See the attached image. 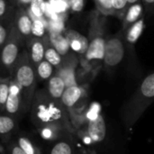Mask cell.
<instances>
[{"instance_id": "cell-1", "label": "cell", "mask_w": 154, "mask_h": 154, "mask_svg": "<svg viewBox=\"0 0 154 154\" xmlns=\"http://www.w3.org/2000/svg\"><path fill=\"white\" fill-rule=\"evenodd\" d=\"M30 110L32 122L38 129L57 127L66 130L69 126L66 107L60 101L51 97L46 90L35 92Z\"/></svg>"}, {"instance_id": "cell-2", "label": "cell", "mask_w": 154, "mask_h": 154, "mask_svg": "<svg viewBox=\"0 0 154 154\" xmlns=\"http://www.w3.org/2000/svg\"><path fill=\"white\" fill-rule=\"evenodd\" d=\"M154 102V72L145 77L121 109V116L127 128L133 127L145 110Z\"/></svg>"}, {"instance_id": "cell-3", "label": "cell", "mask_w": 154, "mask_h": 154, "mask_svg": "<svg viewBox=\"0 0 154 154\" xmlns=\"http://www.w3.org/2000/svg\"><path fill=\"white\" fill-rule=\"evenodd\" d=\"M107 38L106 16L96 9L91 12L89 16L88 48L82 60L85 66L89 69H96L103 62Z\"/></svg>"}, {"instance_id": "cell-4", "label": "cell", "mask_w": 154, "mask_h": 154, "mask_svg": "<svg viewBox=\"0 0 154 154\" xmlns=\"http://www.w3.org/2000/svg\"><path fill=\"white\" fill-rule=\"evenodd\" d=\"M11 77L21 88L24 111L29 110L36 92L37 75L35 66L31 61L27 51H22L19 60L13 69Z\"/></svg>"}, {"instance_id": "cell-5", "label": "cell", "mask_w": 154, "mask_h": 154, "mask_svg": "<svg viewBox=\"0 0 154 154\" xmlns=\"http://www.w3.org/2000/svg\"><path fill=\"white\" fill-rule=\"evenodd\" d=\"M24 42V40L17 32L14 25H12L10 35L0 49V70L2 73L11 76L23 51L22 47Z\"/></svg>"}, {"instance_id": "cell-6", "label": "cell", "mask_w": 154, "mask_h": 154, "mask_svg": "<svg viewBox=\"0 0 154 154\" xmlns=\"http://www.w3.org/2000/svg\"><path fill=\"white\" fill-rule=\"evenodd\" d=\"M125 32L121 28L115 34L107 38L105 54L103 59V66L106 72L111 73L124 60L125 55Z\"/></svg>"}, {"instance_id": "cell-7", "label": "cell", "mask_w": 154, "mask_h": 154, "mask_svg": "<svg viewBox=\"0 0 154 154\" xmlns=\"http://www.w3.org/2000/svg\"><path fill=\"white\" fill-rule=\"evenodd\" d=\"M79 63V58L74 52H69L63 57L62 63L56 69L55 74L60 76L65 82L66 88L79 85L76 79V68Z\"/></svg>"}, {"instance_id": "cell-8", "label": "cell", "mask_w": 154, "mask_h": 154, "mask_svg": "<svg viewBox=\"0 0 154 154\" xmlns=\"http://www.w3.org/2000/svg\"><path fill=\"white\" fill-rule=\"evenodd\" d=\"M23 110L24 111L21 88L19 87L17 82L11 77L9 95L6 100L5 113L14 118H17V116Z\"/></svg>"}, {"instance_id": "cell-9", "label": "cell", "mask_w": 154, "mask_h": 154, "mask_svg": "<svg viewBox=\"0 0 154 154\" xmlns=\"http://www.w3.org/2000/svg\"><path fill=\"white\" fill-rule=\"evenodd\" d=\"M32 22L33 21L29 11H27L24 7H20L16 10L13 25L21 37L24 40V42H26L32 36Z\"/></svg>"}, {"instance_id": "cell-10", "label": "cell", "mask_w": 154, "mask_h": 154, "mask_svg": "<svg viewBox=\"0 0 154 154\" xmlns=\"http://www.w3.org/2000/svg\"><path fill=\"white\" fill-rule=\"evenodd\" d=\"M49 42V35L39 38L31 36L25 42L27 45V52L32 64L36 67L42 60H44V54L47 42Z\"/></svg>"}, {"instance_id": "cell-11", "label": "cell", "mask_w": 154, "mask_h": 154, "mask_svg": "<svg viewBox=\"0 0 154 154\" xmlns=\"http://www.w3.org/2000/svg\"><path fill=\"white\" fill-rule=\"evenodd\" d=\"M144 28V16L143 15L137 22H135L133 25H131L125 32V50L128 51L130 55V60L134 64L133 58H135L134 55V46L137 42L138 39L142 35V32Z\"/></svg>"}, {"instance_id": "cell-12", "label": "cell", "mask_w": 154, "mask_h": 154, "mask_svg": "<svg viewBox=\"0 0 154 154\" xmlns=\"http://www.w3.org/2000/svg\"><path fill=\"white\" fill-rule=\"evenodd\" d=\"M85 89L79 85L67 87L61 96L60 102L66 108H73L85 97Z\"/></svg>"}, {"instance_id": "cell-13", "label": "cell", "mask_w": 154, "mask_h": 154, "mask_svg": "<svg viewBox=\"0 0 154 154\" xmlns=\"http://www.w3.org/2000/svg\"><path fill=\"white\" fill-rule=\"evenodd\" d=\"M65 36L69 41L70 49L81 56H83L88 48V39L79 32L69 29L66 31Z\"/></svg>"}, {"instance_id": "cell-14", "label": "cell", "mask_w": 154, "mask_h": 154, "mask_svg": "<svg viewBox=\"0 0 154 154\" xmlns=\"http://www.w3.org/2000/svg\"><path fill=\"white\" fill-rule=\"evenodd\" d=\"M143 15V2L134 4L129 6L122 18V29L124 32L135 22H137Z\"/></svg>"}, {"instance_id": "cell-15", "label": "cell", "mask_w": 154, "mask_h": 154, "mask_svg": "<svg viewBox=\"0 0 154 154\" xmlns=\"http://www.w3.org/2000/svg\"><path fill=\"white\" fill-rule=\"evenodd\" d=\"M88 135L93 142H101L106 135V125L103 117L98 115L95 119H91L88 127Z\"/></svg>"}, {"instance_id": "cell-16", "label": "cell", "mask_w": 154, "mask_h": 154, "mask_svg": "<svg viewBox=\"0 0 154 154\" xmlns=\"http://www.w3.org/2000/svg\"><path fill=\"white\" fill-rule=\"evenodd\" d=\"M48 35L50 43L62 57H65L67 54L69 53L70 46L65 35H63L61 32L53 31H50V33Z\"/></svg>"}, {"instance_id": "cell-17", "label": "cell", "mask_w": 154, "mask_h": 154, "mask_svg": "<svg viewBox=\"0 0 154 154\" xmlns=\"http://www.w3.org/2000/svg\"><path fill=\"white\" fill-rule=\"evenodd\" d=\"M65 88H66V84L64 80L57 74H54L50 79H48L46 91L49 94V96L53 99L60 101L61 96Z\"/></svg>"}, {"instance_id": "cell-18", "label": "cell", "mask_w": 154, "mask_h": 154, "mask_svg": "<svg viewBox=\"0 0 154 154\" xmlns=\"http://www.w3.org/2000/svg\"><path fill=\"white\" fill-rule=\"evenodd\" d=\"M17 127L16 118L5 114L0 113V138L10 136Z\"/></svg>"}, {"instance_id": "cell-19", "label": "cell", "mask_w": 154, "mask_h": 154, "mask_svg": "<svg viewBox=\"0 0 154 154\" xmlns=\"http://www.w3.org/2000/svg\"><path fill=\"white\" fill-rule=\"evenodd\" d=\"M54 67L48 62L46 60H42L36 67V75L39 80H48L50 79L55 73H54Z\"/></svg>"}, {"instance_id": "cell-20", "label": "cell", "mask_w": 154, "mask_h": 154, "mask_svg": "<svg viewBox=\"0 0 154 154\" xmlns=\"http://www.w3.org/2000/svg\"><path fill=\"white\" fill-rule=\"evenodd\" d=\"M16 143L23 149L25 154H42L41 149L29 137L25 135L18 136Z\"/></svg>"}, {"instance_id": "cell-21", "label": "cell", "mask_w": 154, "mask_h": 154, "mask_svg": "<svg viewBox=\"0 0 154 154\" xmlns=\"http://www.w3.org/2000/svg\"><path fill=\"white\" fill-rule=\"evenodd\" d=\"M44 60L50 62L55 69H58L63 60V57L52 47V45L50 43V41L47 42V45H46Z\"/></svg>"}, {"instance_id": "cell-22", "label": "cell", "mask_w": 154, "mask_h": 154, "mask_svg": "<svg viewBox=\"0 0 154 154\" xmlns=\"http://www.w3.org/2000/svg\"><path fill=\"white\" fill-rule=\"evenodd\" d=\"M11 76L0 77V113H5L6 100L9 95Z\"/></svg>"}, {"instance_id": "cell-23", "label": "cell", "mask_w": 154, "mask_h": 154, "mask_svg": "<svg viewBox=\"0 0 154 154\" xmlns=\"http://www.w3.org/2000/svg\"><path fill=\"white\" fill-rule=\"evenodd\" d=\"M50 154H75L74 147L69 140H59L52 146Z\"/></svg>"}, {"instance_id": "cell-24", "label": "cell", "mask_w": 154, "mask_h": 154, "mask_svg": "<svg viewBox=\"0 0 154 154\" xmlns=\"http://www.w3.org/2000/svg\"><path fill=\"white\" fill-rule=\"evenodd\" d=\"M38 130L42 139L46 141H55L60 136L61 132L64 131L65 129L57 128V127H43Z\"/></svg>"}, {"instance_id": "cell-25", "label": "cell", "mask_w": 154, "mask_h": 154, "mask_svg": "<svg viewBox=\"0 0 154 154\" xmlns=\"http://www.w3.org/2000/svg\"><path fill=\"white\" fill-rule=\"evenodd\" d=\"M15 12L7 0H0V21L14 19Z\"/></svg>"}, {"instance_id": "cell-26", "label": "cell", "mask_w": 154, "mask_h": 154, "mask_svg": "<svg viewBox=\"0 0 154 154\" xmlns=\"http://www.w3.org/2000/svg\"><path fill=\"white\" fill-rule=\"evenodd\" d=\"M96 9L105 16L114 15V9L112 0H94Z\"/></svg>"}, {"instance_id": "cell-27", "label": "cell", "mask_w": 154, "mask_h": 154, "mask_svg": "<svg viewBox=\"0 0 154 154\" xmlns=\"http://www.w3.org/2000/svg\"><path fill=\"white\" fill-rule=\"evenodd\" d=\"M13 22H14V19L0 21V49L5 43V42L7 41L10 35Z\"/></svg>"}, {"instance_id": "cell-28", "label": "cell", "mask_w": 154, "mask_h": 154, "mask_svg": "<svg viewBox=\"0 0 154 154\" xmlns=\"http://www.w3.org/2000/svg\"><path fill=\"white\" fill-rule=\"evenodd\" d=\"M30 11L36 18H42L45 14V3L44 0H32L29 5Z\"/></svg>"}, {"instance_id": "cell-29", "label": "cell", "mask_w": 154, "mask_h": 154, "mask_svg": "<svg viewBox=\"0 0 154 154\" xmlns=\"http://www.w3.org/2000/svg\"><path fill=\"white\" fill-rule=\"evenodd\" d=\"M114 15L122 20L126 10H127V1L126 0H112Z\"/></svg>"}, {"instance_id": "cell-30", "label": "cell", "mask_w": 154, "mask_h": 154, "mask_svg": "<svg viewBox=\"0 0 154 154\" xmlns=\"http://www.w3.org/2000/svg\"><path fill=\"white\" fill-rule=\"evenodd\" d=\"M32 36L43 38L47 36L46 34V29L44 26V23L40 18H37L32 22Z\"/></svg>"}, {"instance_id": "cell-31", "label": "cell", "mask_w": 154, "mask_h": 154, "mask_svg": "<svg viewBox=\"0 0 154 154\" xmlns=\"http://www.w3.org/2000/svg\"><path fill=\"white\" fill-rule=\"evenodd\" d=\"M85 5V0H69V8L73 12H80Z\"/></svg>"}, {"instance_id": "cell-32", "label": "cell", "mask_w": 154, "mask_h": 154, "mask_svg": "<svg viewBox=\"0 0 154 154\" xmlns=\"http://www.w3.org/2000/svg\"><path fill=\"white\" fill-rule=\"evenodd\" d=\"M9 154H25L23 149L18 145L16 142H12L8 146Z\"/></svg>"}, {"instance_id": "cell-33", "label": "cell", "mask_w": 154, "mask_h": 154, "mask_svg": "<svg viewBox=\"0 0 154 154\" xmlns=\"http://www.w3.org/2000/svg\"><path fill=\"white\" fill-rule=\"evenodd\" d=\"M143 8L149 14H154V0H142Z\"/></svg>"}, {"instance_id": "cell-34", "label": "cell", "mask_w": 154, "mask_h": 154, "mask_svg": "<svg viewBox=\"0 0 154 154\" xmlns=\"http://www.w3.org/2000/svg\"><path fill=\"white\" fill-rule=\"evenodd\" d=\"M16 1L21 5V7H24L26 5H29L32 0H16Z\"/></svg>"}, {"instance_id": "cell-35", "label": "cell", "mask_w": 154, "mask_h": 154, "mask_svg": "<svg viewBox=\"0 0 154 154\" xmlns=\"http://www.w3.org/2000/svg\"><path fill=\"white\" fill-rule=\"evenodd\" d=\"M127 1V8L134 4H137V3H140L142 2V0H126Z\"/></svg>"}]
</instances>
